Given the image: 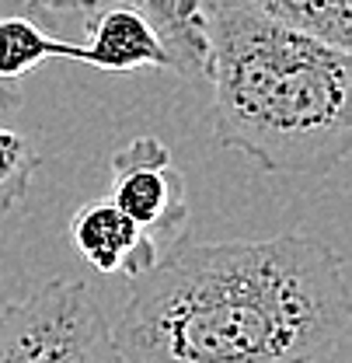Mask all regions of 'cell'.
I'll return each instance as SVG.
<instances>
[{"label":"cell","instance_id":"obj_3","mask_svg":"<svg viewBox=\"0 0 352 363\" xmlns=\"http://www.w3.org/2000/svg\"><path fill=\"white\" fill-rule=\"evenodd\" d=\"M119 360L112 318L84 279L52 276L0 308V363Z\"/></svg>","mask_w":352,"mask_h":363},{"label":"cell","instance_id":"obj_2","mask_svg":"<svg viewBox=\"0 0 352 363\" xmlns=\"http://www.w3.org/2000/svg\"><path fill=\"white\" fill-rule=\"evenodd\" d=\"M210 7L213 130L272 175H321L349 157V49L234 0Z\"/></svg>","mask_w":352,"mask_h":363},{"label":"cell","instance_id":"obj_9","mask_svg":"<svg viewBox=\"0 0 352 363\" xmlns=\"http://www.w3.org/2000/svg\"><path fill=\"white\" fill-rule=\"evenodd\" d=\"M234 4H244L272 21L321 35L346 49L352 43V0H234Z\"/></svg>","mask_w":352,"mask_h":363},{"label":"cell","instance_id":"obj_11","mask_svg":"<svg viewBox=\"0 0 352 363\" xmlns=\"http://www.w3.org/2000/svg\"><path fill=\"white\" fill-rule=\"evenodd\" d=\"M35 11H56V14H74V11H81V14H88L98 7V0H28Z\"/></svg>","mask_w":352,"mask_h":363},{"label":"cell","instance_id":"obj_10","mask_svg":"<svg viewBox=\"0 0 352 363\" xmlns=\"http://www.w3.org/2000/svg\"><path fill=\"white\" fill-rule=\"evenodd\" d=\"M39 150L25 133L0 126V217H7L25 196L39 172Z\"/></svg>","mask_w":352,"mask_h":363},{"label":"cell","instance_id":"obj_8","mask_svg":"<svg viewBox=\"0 0 352 363\" xmlns=\"http://www.w3.org/2000/svg\"><path fill=\"white\" fill-rule=\"evenodd\" d=\"M154 25L157 39L171 56V70L181 77H206L210 70V7L206 0H132Z\"/></svg>","mask_w":352,"mask_h":363},{"label":"cell","instance_id":"obj_1","mask_svg":"<svg viewBox=\"0 0 352 363\" xmlns=\"http://www.w3.org/2000/svg\"><path fill=\"white\" fill-rule=\"evenodd\" d=\"M132 363H331L352 353V290L307 234L168 248L130 279L112 321Z\"/></svg>","mask_w":352,"mask_h":363},{"label":"cell","instance_id":"obj_7","mask_svg":"<svg viewBox=\"0 0 352 363\" xmlns=\"http://www.w3.org/2000/svg\"><path fill=\"white\" fill-rule=\"evenodd\" d=\"M45 60L81 63V43L56 39L28 11H0V116L21 108V81Z\"/></svg>","mask_w":352,"mask_h":363},{"label":"cell","instance_id":"obj_4","mask_svg":"<svg viewBox=\"0 0 352 363\" xmlns=\"http://www.w3.org/2000/svg\"><path fill=\"white\" fill-rule=\"evenodd\" d=\"M112 203L143 227L161 252L175 248L188 224L185 175L157 136H136L112 157Z\"/></svg>","mask_w":352,"mask_h":363},{"label":"cell","instance_id":"obj_6","mask_svg":"<svg viewBox=\"0 0 352 363\" xmlns=\"http://www.w3.org/2000/svg\"><path fill=\"white\" fill-rule=\"evenodd\" d=\"M81 63L108 70V74H130L143 67L171 70L168 49L132 0L91 14L88 39L81 43Z\"/></svg>","mask_w":352,"mask_h":363},{"label":"cell","instance_id":"obj_5","mask_svg":"<svg viewBox=\"0 0 352 363\" xmlns=\"http://www.w3.org/2000/svg\"><path fill=\"white\" fill-rule=\"evenodd\" d=\"M70 241L91 269L126 279L147 272L164 255L157 241L136 220H130L112 199L81 206L70 220Z\"/></svg>","mask_w":352,"mask_h":363}]
</instances>
